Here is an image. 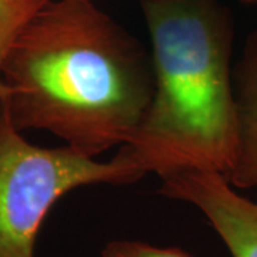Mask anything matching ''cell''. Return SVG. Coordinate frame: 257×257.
<instances>
[{
  "mask_svg": "<svg viewBox=\"0 0 257 257\" xmlns=\"http://www.w3.org/2000/svg\"><path fill=\"white\" fill-rule=\"evenodd\" d=\"M153 94L152 55L93 0H49L10 46L0 106L96 157L127 145Z\"/></svg>",
  "mask_w": 257,
  "mask_h": 257,
  "instance_id": "cell-1",
  "label": "cell"
},
{
  "mask_svg": "<svg viewBox=\"0 0 257 257\" xmlns=\"http://www.w3.org/2000/svg\"><path fill=\"white\" fill-rule=\"evenodd\" d=\"M236 104V159L227 175L236 189L257 187V29L247 37L233 70Z\"/></svg>",
  "mask_w": 257,
  "mask_h": 257,
  "instance_id": "cell-5",
  "label": "cell"
},
{
  "mask_svg": "<svg viewBox=\"0 0 257 257\" xmlns=\"http://www.w3.org/2000/svg\"><path fill=\"white\" fill-rule=\"evenodd\" d=\"M146 175L123 153L109 162L69 146L29 143L0 106V257H35L39 230L64 194L84 186H126Z\"/></svg>",
  "mask_w": 257,
  "mask_h": 257,
  "instance_id": "cell-3",
  "label": "cell"
},
{
  "mask_svg": "<svg viewBox=\"0 0 257 257\" xmlns=\"http://www.w3.org/2000/svg\"><path fill=\"white\" fill-rule=\"evenodd\" d=\"M159 193L194 206L219 234L231 257H257V203L239 194L223 175L180 170L162 177Z\"/></svg>",
  "mask_w": 257,
  "mask_h": 257,
  "instance_id": "cell-4",
  "label": "cell"
},
{
  "mask_svg": "<svg viewBox=\"0 0 257 257\" xmlns=\"http://www.w3.org/2000/svg\"><path fill=\"white\" fill-rule=\"evenodd\" d=\"M49 0H0V76L15 39Z\"/></svg>",
  "mask_w": 257,
  "mask_h": 257,
  "instance_id": "cell-6",
  "label": "cell"
},
{
  "mask_svg": "<svg viewBox=\"0 0 257 257\" xmlns=\"http://www.w3.org/2000/svg\"><path fill=\"white\" fill-rule=\"evenodd\" d=\"M243 5H257V0H239Z\"/></svg>",
  "mask_w": 257,
  "mask_h": 257,
  "instance_id": "cell-8",
  "label": "cell"
},
{
  "mask_svg": "<svg viewBox=\"0 0 257 257\" xmlns=\"http://www.w3.org/2000/svg\"><path fill=\"white\" fill-rule=\"evenodd\" d=\"M101 257H193L177 247H156L139 240H113L101 250Z\"/></svg>",
  "mask_w": 257,
  "mask_h": 257,
  "instance_id": "cell-7",
  "label": "cell"
},
{
  "mask_svg": "<svg viewBox=\"0 0 257 257\" xmlns=\"http://www.w3.org/2000/svg\"><path fill=\"white\" fill-rule=\"evenodd\" d=\"M152 42L153 94L120 147L146 175L209 170L236 159L233 18L219 0H140Z\"/></svg>",
  "mask_w": 257,
  "mask_h": 257,
  "instance_id": "cell-2",
  "label": "cell"
}]
</instances>
